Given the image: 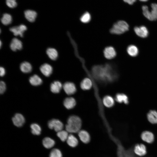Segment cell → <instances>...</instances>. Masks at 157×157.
Returning a JSON list of instances; mask_svg holds the SVG:
<instances>
[{
  "mask_svg": "<svg viewBox=\"0 0 157 157\" xmlns=\"http://www.w3.org/2000/svg\"><path fill=\"white\" fill-rule=\"evenodd\" d=\"M92 71L95 78L101 81L112 82L117 77V73L113 66L109 64L95 65L92 68Z\"/></svg>",
  "mask_w": 157,
  "mask_h": 157,
  "instance_id": "obj_1",
  "label": "cell"
},
{
  "mask_svg": "<svg viewBox=\"0 0 157 157\" xmlns=\"http://www.w3.org/2000/svg\"><path fill=\"white\" fill-rule=\"evenodd\" d=\"M82 122L80 118L76 115H73L68 118L65 129L68 133L71 134L76 133L80 130Z\"/></svg>",
  "mask_w": 157,
  "mask_h": 157,
  "instance_id": "obj_2",
  "label": "cell"
},
{
  "mask_svg": "<svg viewBox=\"0 0 157 157\" xmlns=\"http://www.w3.org/2000/svg\"><path fill=\"white\" fill-rule=\"evenodd\" d=\"M129 26L125 21L120 20L115 23L110 30V33L113 34L120 35L128 31Z\"/></svg>",
  "mask_w": 157,
  "mask_h": 157,
  "instance_id": "obj_3",
  "label": "cell"
},
{
  "mask_svg": "<svg viewBox=\"0 0 157 157\" xmlns=\"http://www.w3.org/2000/svg\"><path fill=\"white\" fill-rule=\"evenodd\" d=\"M151 9L150 11L148 6H143L142 7L144 16L150 21L157 20V4L153 3L151 5Z\"/></svg>",
  "mask_w": 157,
  "mask_h": 157,
  "instance_id": "obj_4",
  "label": "cell"
},
{
  "mask_svg": "<svg viewBox=\"0 0 157 157\" xmlns=\"http://www.w3.org/2000/svg\"><path fill=\"white\" fill-rule=\"evenodd\" d=\"M48 126L50 129H53L57 132L63 130L64 126L63 124L58 119H52L48 122Z\"/></svg>",
  "mask_w": 157,
  "mask_h": 157,
  "instance_id": "obj_5",
  "label": "cell"
},
{
  "mask_svg": "<svg viewBox=\"0 0 157 157\" xmlns=\"http://www.w3.org/2000/svg\"><path fill=\"white\" fill-rule=\"evenodd\" d=\"M140 137L142 141L148 144L153 143L155 139L154 135L153 133L148 131L142 132Z\"/></svg>",
  "mask_w": 157,
  "mask_h": 157,
  "instance_id": "obj_6",
  "label": "cell"
},
{
  "mask_svg": "<svg viewBox=\"0 0 157 157\" xmlns=\"http://www.w3.org/2000/svg\"><path fill=\"white\" fill-rule=\"evenodd\" d=\"M133 151L135 154L137 156H143L147 154V147L143 144H137L134 146Z\"/></svg>",
  "mask_w": 157,
  "mask_h": 157,
  "instance_id": "obj_7",
  "label": "cell"
},
{
  "mask_svg": "<svg viewBox=\"0 0 157 157\" xmlns=\"http://www.w3.org/2000/svg\"><path fill=\"white\" fill-rule=\"evenodd\" d=\"M134 30L135 34L141 38H146L148 35L149 33L148 29L144 26H135Z\"/></svg>",
  "mask_w": 157,
  "mask_h": 157,
  "instance_id": "obj_8",
  "label": "cell"
},
{
  "mask_svg": "<svg viewBox=\"0 0 157 157\" xmlns=\"http://www.w3.org/2000/svg\"><path fill=\"white\" fill-rule=\"evenodd\" d=\"M63 87L65 92L69 95L74 94L76 91L75 85L72 82H65L63 84Z\"/></svg>",
  "mask_w": 157,
  "mask_h": 157,
  "instance_id": "obj_9",
  "label": "cell"
},
{
  "mask_svg": "<svg viewBox=\"0 0 157 157\" xmlns=\"http://www.w3.org/2000/svg\"><path fill=\"white\" fill-rule=\"evenodd\" d=\"M27 29L26 26L24 24H21L18 26H13L10 28V30L12 32L15 36L19 35L22 37L23 33Z\"/></svg>",
  "mask_w": 157,
  "mask_h": 157,
  "instance_id": "obj_10",
  "label": "cell"
},
{
  "mask_svg": "<svg viewBox=\"0 0 157 157\" xmlns=\"http://www.w3.org/2000/svg\"><path fill=\"white\" fill-rule=\"evenodd\" d=\"M78 136L81 141L84 144H88L91 141V137L88 132L82 130L78 133Z\"/></svg>",
  "mask_w": 157,
  "mask_h": 157,
  "instance_id": "obj_11",
  "label": "cell"
},
{
  "mask_svg": "<svg viewBox=\"0 0 157 157\" xmlns=\"http://www.w3.org/2000/svg\"><path fill=\"white\" fill-rule=\"evenodd\" d=\"M104 54L106 58L111 59L116 56L117 53L115 49L113 47L109 46L105 48Z\"/></svg>",
  "mask_w": 157,
  "mask_h": 157,
  "instance_id": "obj_12",
  "label": "cell"
},
{
  "mask_svg": "<svg viewBox=\"0 0 157 157\" xmlns=\"http://www.w3.org/2000/svg\"><path fill=\"white\" fill-rule=\"evenodd\" d=\"M14 125L18 127H21L25 122V119L22 115L20 113L15 114L12 118Z\"/></svg>",
  "mask_w": 157,
  "mask_h": 157,
  "instance_id": "obj_13",
  "label": "cell"
},
{
  "mask_svg": "<svg viewBox=\"0 0 157 157\" xmlns=\"http://www.w3.org/2000/svg\"><path fill=\"white\" fill-rule=\"evenodd\" d=\"M10 47L13 51L20 50L22 48V43L20 40L17 38H13L10 42Z\"/></svg>",
  "mask_w": 157,
  "mask_h": 157,
  "instance_id": "obj_14",
  "label": "cell"
},
{
  "mask_svg": "<svg viewBox=\"0 0 157 157\" xmlns=\"http://www.w3.org/2000/svg\"><path fill=\"white\" fill-rule=\"evenodd\" d=\"M40 70L42 73L45 76L48 77L52 74L53 68L51 66L47 63L42 65L40 67Z\"/></svg>",
  "mask_w": 157,
  "mask_h": 157,
  "instance_id": "obj_15",
  "label": "cell"
},
{
  "mask_svg": "<svg viewBox=\"0 0 157 157\" xmlns=\"http://www.w3.org/2000/svg\"><path fill=\"white\" fill-rule=\"evenodd\" d=\"M66 142L67 144L71 148H75L78 145L79 142L77 138L72 134L69 135Z\"/></svg>",
  "mask_w": 157,
  "mask_h": 157,
  "instance_id": "obj_16",
  "label": "cell"
},
{
  "mask_svg": "<svg viewBox=\"0 0 157 157\" xmlns=\"http://www.w3.org/2000/svg\"><path fill=\"white\" fill-rule=\"evenodd\" d=\"M24 15L26 18L31 22L35 21L37 16V13L35 11L30 10H26Z\"/></svg>",
  "mask_w": 157,
  "mask_h": 157,
  "instance_id": "obj_17",
  "label": "cell"
},
{
  "mask_svg": "<svg viewBox=\"0 0 157 157\" xmlns=\"http://www.w3.org/2000/svg\"><path fill=\"white\" fill-rule=\"evenodd\" d=\"M76 101L74 98L69 97L66 98L63 101V104L65 107L67 109H71L75 106Z\"/></svg>",
  "mask_w": 157,
  "mask_h": 157,
  "instance_id": "obj_18",
  "label": "cell"
},
{
  "mask_svg": "<svg viewBox=\"0 0 157 157\" xmlns=\"http://www.w3.org/2000/svg\"><path fill=\"white\" fill-rule=\"evenodd\" d=\"M62 87V84L60 82L55 81L51 84L50 90L53 93H58L60 92Z\"/></svg>",
  "mask_w": 157,
  "mask_h": 157,
  "instance_id": "obj_19",
  "label": "cell"
},
{
  "mask_svg": "<svg viewBox=\"0 0 157 157\" xmlns=\"http://www.w3.org/2000/svg\"><path fill=\"white\" fill-rule=\"evenodd\" d=\"M149 121L152 124H157V112L155 110H150L147 114Z\"/></svg>",
  "mask_w": 157,
  "mask_h": 157,
  "instance_id": "obj_20",
  "label": "cell"
},
{
  "mask_svg": "<svg viewBox=\"0 0 157 157\" xmlns=\"http://www.w3.org/2000/svg\"><path fill=\"white\" fill-rule=\"evenodd\" d=\"M115 100L119 103H124L125 104L129 103V99L127 96L125 94L122 93H118L115 95Z\"/></svg>",
  "mask_w": 157,
  "mask_h": 157,
  "instance_id": "obj_21",
  "label": "cell"
},
{
  "mask_svg": "<svg viewBox=\"0 0 157 157\" xmlns=\"http://www.w3.org/2000/svg\"><path fill=\"white\" fill-rule=\"evenodd\" d=\"M92 85L91 80L89 78H86L83 79L80 83L81 88L84 90L90 89Z\"/></svg>",
  "mask_w": 157,
  "mask_h": 157,
  "instance_id": "obj_22",
  "label": "cell"
},
{
  "mask_svg": "<svg viewBox=\"0 0 157 157\" xmlns=\"http://www.w3.org/2000/svg\"><path fill=\"white\" fill-rule=\"evenodd\" d=\"M128 54L131 57H135L139 53V50L136 46L134 45H129L127 48Z\"/></svg>",
  "mask_w": 157,
  "mask_h": 157,
  "instance_id": "obj_23",
  "label": "cell"
},
{
  "mask_svg": "<svg viewBox=\"0 0 157 157\" xmlns=\"http://www.w3.org/2000/svg\"><path fill=\"white\" fill-rule=\"evenodd\" d=\"M103 102L104 105L108 108L112 107L115 104L113 98L110 95L105 96L103 99Z\"/></svg>",
  "mask_w": 157,
  "mask_h": 157,
  "instance_id": "obj_24",
  "label": "cell"
},
{
  "mask_svg": "<svg viewBox=\"0 0 157 157\" xmlns=\"http://www.w3.org/2000/svg\"><path fill=\"white\" fill-rule=\"evenodd\" d=\"M29 81L31 85L35 86L39 85L42 83V79L36 74L31 76L29 79Z\"/></svg>",
  "mask_w": 157,
  "mask_h": 157,
  "instance_id": "obj_25",
  "label": "cell"
},
{
  "mask_svg": "<svg viewBox=\"0 0 157 157\" xmlns=\"http://www.w3.org/2000/svg\"><path fill=\"white\" fill-rule=\"evenodd\" d=\"M21 70L24 73H28L31 72L32 67L28 62L25 61L22 63L20 66Z\"/></svg>",
  "mask_w": 157,
  "mask_h": 157,
  "instance_id": "obj_26",
  "label": "cell"
},
{
  "mask_svg": "<svg viewBox=\"0 0 157 157\" xmlns=\"http://www.w3.org/2000/svg\"><path fill=\"white\" fill-rule=\"evenodd\" d=\"M46 53L49 57L53 60H56L58 57V52L54 48H48L46 51Z\"/></svg>",
  "mask_w": 157,
  "mask_h": 157,
  "instance_id": "obj_27",
  "label": "cell"
},
{
  "mask_svg": "<svg viewBox=\"0 0 157 157\" xmlns=\"http://www.w3.org/2000/svg\"><path fill=\"white\" fill-rule=\"evenodd\" d=\"M44 146L47 149H50L53 147L55 144V141L49 137L44 138L42 140Z\"/></svg>",
  "mask_w": 157,
  "mask_h": 157,
  "instance_id": "obj_28",
  "label": "cell"
},
{
  "mask_svg": "<svg viewBox=\"0 0 157 157\" xmlns=\"http://www.w3.org/2000/svg\"><path fill=\"white\" fill-rule=\"evenodd\" d=\"M12 18L10 14L5 13L4 14L1 19V23L4 25H7L10 24L12 22Z\"/></svg>",
  "mask_w": 157,
  "mask_h": 157,
  "instance_id": "obj_29",
  "label": "cell"
},
{
  "mask_svg": "<svg viewBox=\"0 0 157 157\" xmlns=\"http://www.w3.org/2000/svg\"><path fill=\"white\" fill-rule=\"evenodd\" d=\"M31 132L34 135H39L41 133V129L40 126L38 124L33 123L30 126Z\"/></svg>",
  "mask_w": 157,
  "mask_h": 157,
  "instance_id": "obj_30",
  "label": "cell"
},
{
  "mask_svg": "<svg viewBox=\"0 0 157 157\" xmlns=\"http://www.w3.org/2000/svg\"><path fill=\"white\" fill-rule=\"evenodd\" d=\"M68 133L66 131L62 130L57 132V135L62 141L64 142L67 139L69 135Z\"/></svg>",
  "mask_w": 157,
  "mask_h": 157,
  "instance_id": "obj_31",
  "label": "cell"
},
{
  "mask_svg": "<svg viewBox=\"0 0 157 157\" xmlns=\"http://www.w3.org/2000/svg\"><path fill=\"white\" fill-rule=\"evenodd\" d=\"M91 19L90 14L88 12L84 13L81 16L80 20L81 22L84 23L89 22Z\"/></svg>",
  "mask_w": 157,
  "mask_h": 157,
  "instance_id": "obj_32",
  "label": "cell"
},
{
  "mask_svg": "<svg viewBox=\"0 0 157 157\" xmlns=\"http://www.w3.org/2000/svg\"><path fill=\"white\" fill-rule=\"evenodd\" d=\"M62 154L60 151L56 148L52 150L49 154V157H62Z\"/></svg>",
  "mask_w": 157,
  "mask_h": 157,
  "instance_id": "obj_33",
  "label": "cell"
},
{
  "mask_svg": "<svg viewBox=\"0 0 157 157\" xmlns=\"http://www.w3.org/2000/svg\"><path fill=\"white\" fill-rule=\"evenodd\" d=\"M6 3L10 8H14L17 6L16 0H6Z\"/></svg>",
  "mask_w": 157,
  "mask_h": 157,
  "instance_id": "obj_34",
  "label": "cell"
},
{
  "mask_svg": "<svg viewBox=\"0 0 157 157\" xmlns=\"http://www.w3.org/2000/svg\"><path fill=\"white\" fill-rule=\"evenodd\" d=\"M6 90V85L3 81H1L0 83V94H3Z\"/></svg>",
  "mask_w": 157,
  "mask_h": 157,
  "instance_id": "obj_35",
  "label": "cell"
},
{
  "mask_svg": "<svg viewBox=\"0 0 157 157\" xmlns=\"http://www.w3.org/2000/svg\"><path fill=\"white\" fill-rule=\"evenodd\" d=\"M0 75L1 76H3L5 74V70L4 68L1 67L0 68Z\"/></svg>",
  "mask_w": 157,
  "mask_h": 157,
  "instance_id": "obj_36",
  "label": "cell"
},
{
  "mask_svg": "<svg viewBox=\"0 0 157 157\" xmlns=\"http://www.w3.org/2000/svg\"><path fill=\"white\" fill-rule=\"evenodd\" d=\"M125 2L127 3L130 5H132L135 2L136 0H123Z\"/></svg>",
  "mask_w": 157,
  "mask_h": 157,
  "instance_id": "obj_37",
  "label": "cell"
},
{
  "mask_svg": "<svg viewBox=\"0 0 157 157\" xmlns=\"http://www.w3.org/2000/svg\"><path fill=\"white\" fill-rule=\"evenodd\" d=\"M141 1L145 2L147 1L148 0H139Z\"/></svg>",
  "mask_w": 157,
  "mask_h": 157,
  "instance_id": "obj_38",
  "label": "cell"
},
{
  "mask_svg": "<svg viewBox=\"0 0 157 157\" xmlns=\"http://www.w3.org/2000/svg\"><path fill=\"white\" fill-rule=\"evenodd\" d=\"M0 47H1V41H0Z\"/></svg>",
  "mask_w": 157,
  "mask_h": 157,
  "instance_id": "obj_39",
  "label": "cell"
}]
</instances>
